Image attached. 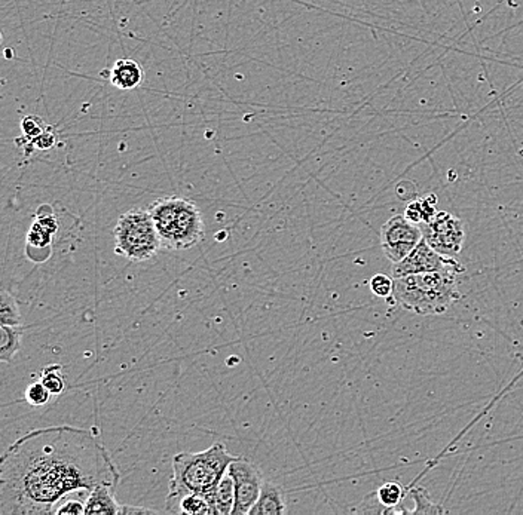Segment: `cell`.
Masks as SVG:
<instances>
[{
  "instance_id": "603a6c76",
  "label": "cell",
  "mask_w": 523,
  "mask_h": 515,
  "mask_svg": "<svg viewBox=\"0 0 523 515\" xmlns=\"http://www.w3.org/2000/svg\"><path fill=\"white\" fill-rule=\"evenodd\" d=\"M52 393L50 389L39 380L26 389V402L33 407H42L51 402Z\"/></svg>"
},
{
  "instance_id": "5bb4252c",
  "label": "cell",
  "mask_w": 523,
  "mask_h": 515,
  "mask_svg": "<svg viewBox=\"0 0 523 515\" xmlns=\"http://www.w3.org/2000/svg\"><path fill=\"white\" fill-rule=\"evenodd\" d=\"M47 127L48 123L45 122L42 118L34 116V114H31V116H26V118L23 119V136L18 137V139L15 140V143L24 150V155H26V157H31L32 144H33L34 140L38 139V137L47 130Z\"/></svg>"
},
{
  "instance_id": "7a4b0ae2",
  "label": "cell",
  "mask_w": 523,
  "mask_h": 515,
  "mask_svg": "<svg viewBox=\"0 0 523 515\" xmlns=\"http://www.w3.org/2000/svg\"><path fill=\"white\" fill-rule=\"evenodd\" d=\"M464 272L465 267L460 265L394 278L392 302L418 315H442L461 299L458 285Z\"/></svg>"
},
{
  "instance_id": "52a82bcc",
  "label": "cell",
  "mask_w": 523,
  "mask_h": 515,
  "mask_svg": "<svg viewBox=\"0 0 523 515\" xmlns=\"http://www.w3.org/2000/svg\"><path fill=\"white\" fill-rule=\"evenodd\" d=\"M421 239V226L404 216L392 217L381 228L383 256L392 263L401 262Z\"/></svg>"
},
{
  "instance_id": "4fadbf2b",
  "label": "cell",
  "mask_w": 523,
  "mask_h": 515,
  "mask_svg": "<svg viewBox=\"0 0 523 515\" xmlns=\"http://www.w3.org/2000/svg\"><path fill=\"white\" fill-rule=\"evenodd\" d=\"M166 511L171 514H213L210 502L203 494L189 493L180 498L166 499Z\"/></svg>"
},
{
  "instance_id": "30bf717a",
  "label": "cell",
  "mask_w": 523,
  "mask_h": 515,
  "mask_svg": "<svg viewBox=\"0 0 523 515\" xmlns=\"http://www.w3.org/2000/svg\"><path fill=\"white\" fill-rule=\"evenodd\" d=\"M107 75H109L111 84L122 91L137 88L141 82L145 81L143 68L136 59H118Z\"/></svg>"
},
{
  "instance_id": "7c38bea8",
  "label": "cell",
  "mask_w": 523,
  "mask_h": 515,
  "mask_svg": "<svg viewBox=\"0 0 523 515\" xmlns=\"http://www.w3.org/2000/svg\"><path fill=\"white\" fill-rule=\"evenodd\" d=\"M115 489L100 484L91 490L86 499V514H120L121 505L113 496Z\"/></svg>"
},
{
  "instance_id": "4316f807",
  "label": "cell",
  "mask_w": 523,
  "mask_h": 515,
  "mask_svg": "<svg viewBox=\"0 0 523 515\" xmlns=\"http://www.w3.org/2000/svg\"><path fill=\"white\" fill-rule=\"evenodd\" d=\"M56 514H86V501L64 498L57 507Z\"/></svg>"
},
{
  "instance_id": "cb8c5ba5",
  "label": "cell",
  "mask_w": 523,
  "mask_h": 515,
  "mask_svg": "<svg viewBox=\"0 0 523 515\" xmlns=\"http://www.w3.org/2000/svg\"><path fill=\"white\" fill-rule=\"evenodd\" d=\"M370 290L374 296L387 297L392 296V290H394V278L388 276V275L378 274L372 276L369 281Z\"/></svg>"
},
{
  "instance_id": "8992f818",
  "label": "cell",
  "mask_w": 523,
  "mask_h": 515,
  "mask_svg": "<svg viewBox=\"0 0 523 515\" xmlns=\"http://www.w3.org/2000/svg\"><path fill=\"white\" fill-rule=\"evenodd\" d=\"M422 238L431 248L445 258H455L465 241L463 220L449 212H440L428 221L421 223Z\"/></svg>"
},
{
  "instance_id": "83f0119b",
  "label": "cell",
  "mask_w": 523,
  "mask_h": 515,
  "mask_svg": "<svg viewBox=\"0 0 523 515\" xmlns=\"http://www.w3.org/2000/svg\"><path fill=\"white\" fill-rule=\"evenodd\" d=\"M154 514V510H148V508L143 507H127V505H121L120 514Z\"/></svg>"
},
{
  "instance_id": "9c48e42d",
  "label": "cell",
  "mask_w": 523,
  "mask_h": 515,
  "mask_svg": "<svg viewBox=\"0 0 523 515\" xmlns=\"http://www.w3.org/2000/svg\"><path fill=\"white\" fill-rule=\"evenodd\" d=\"M455 258H445L431 248L422 238L421 242L399 263H392V278H401L408 275L426 274V272L443 271L447 267H460Z\"/></svg>"
},
{
  "instance_id": "8fae6325",
  "label": "cell",
  "mask_w": 523,
  "mask_h": 515,
  "mask_svg": "<svg viewBox=\"0 0 523 515\" xmlns=\"http://www.w3.org/2000/svg\"><path fill=\"white\" fill-rule=\"evenodd\" d=\"M285 510L287 508L283 487L278 486L277 483L264 480L259 498L256 501L255 507L251 508L250 515L284 514Z\"/></svg>"
},
{
  "instance_id": "9a60e30c",
  "label": "cell",
  "mask_w": 523,
  "mask_h": 515,
  "mask_svg": "<svg viewBox=\"0 0 523 515\" xmlns=\"http://www.w3.org/2000/svg\"><path fill=\"white\" fill-rule=\"evenodd\" d=\"M235 507L234 480L226 473L214 492V511L216 514H232Z\"/></svg>"
},
{
  "instance_id": "7402d4cb",
  "label": "cell",
  "mask_w": 523,
  "mask_h": 515,
  "mask_svg": "<svg viewBox=\"0 0 523 515\" xmlns=\"http://www.w3.org/2000/svg\"><path fill=\"white\" fill-rule=\"evenodd\" d=\"M52 233L48 232L47 229L43 228L42 224L39 223L38 220H34L32 224L31 232L27 237V249L36 248V251H47L50 254V245H51Z\"/></svg>"
},
{
  "instance_id": "ffe728a7",
  "label": "cell",
  "mask_w": 523,
  "mask_h": 515,
  "mask_svg": "<svg viewBox=\"0 0 523 515\" xmlns=\"http://www.w3.org/2000/svg\"><path fill=\"white\" fill-rule=\"evenodd\" d=\"M60 364H54V366H48L43 368L42 375H41V382H42L52 395H60L66 388V380H64L63 373H61Z\"/></svg>"
},
{
  "instance_id": "e0dca14e",
  "label": "cell",
  "mask_w": 523,
  "mask_h": 515,
  "mask_svg": "<svg viewBox=\"0 0 523 515\" xmlns=\"http://www.w3.org/2000/svg\"><path fill=\"white\" fill-rule=\"evenodd\" d=\"M436 203L437 198L434 194H428L426 198L417 199L415 203H410L406 208L404 217L413 223H428L437 212H436Z\"/></svg>"
},
{
  "instance_id": "5b68a950",
  "label": "cell",
  "mask_w": 523,
  "mask_h": 515,
  "mask_svg": "<svg viewBox=\"0 0 523 515\" xmlns=\"http://www.w3.org/2000/svg\"><path fill=\"white\" fill-rule=\"evenodd\" d=\"M162 248L149 210L134 208L118 220L115 228V251L130 262H146Z\"/></svg>"
},
{
  "instance_id": "44dd1931",
  "label": "cell",
  "mask_w": 523,
  "mask_h": 515,
  "mask_svg": "<svg viewBox=\"0 0 523 515\" xmlns=\"http://www.w3.org/2000/svg\"><path fill=\"white\" fill-rule=\"evenodd\" d=\"M410 496H412L413 502H415V507L409 511V514H442V512H446L445 508L438 507L437 503L431 502L426 489L412 490Z\"/></svg>"
},
{
  "instance_id": "d6986e66",
  "label": "cell",
  "mask_w": 523,
  "mask_h": 515,
  "mask_svg": "<svg viewBox=\"0 0 523 515\" xmlns=\"http://www.w3.org/2000/svg\"><path fill=\"white\" fill-rule=\"evenodd\" d=\"M0 326H23L17 299L8 290L0 293Z\"/></svg>"
},
{
  "instance_id": "484cf974",
  "label": "cell",
  "mask_w": 523,
  "mask_h": 515,
  "mask_svg": "<svg viewBox=\"0 0 523 515\" xmlns=\"http://www.w3.org/2000/svg\"><path fill=\"white\" fill-rule=\"evenodd\" d=\"M357 512H363V514H388V510L383 507V503L379 502L376 492H374V493L367 494L366 498L363 499L362 505L358 507Z\"/></svg>"
},
{
  "instance_id": "277c9868",
  "label": "cell",
  "mask_w": 523,
  "mask_h": 515,
  "mask_svg": "<svg viewBox=\"0 0 523 515\" xmlns=\"http://www.w3.org/2000/svg\"><path fill=\"white\" fill-rule=\"evenodd\" d=\"M149 212L162 248L182 251L194 248L204 239L205 226L200 208L187 199L177 196L155 199Z\"/></svg>"
},
{
  "instance_id": "3957f363",
  "label": "cell",
  "mask_w": 523,
  "mask_h": 515,
  "mask_svg": "<svg viewBox=\"0 0 523 515\" xmlns=\"http://www.w3.org/2000/svg\"><path fill=\"white\" fill-rule=\"evenodd\" d=\"M239 456H232L221 443H214L204 452H184L173 459V477L167 499L180 498L185 494H203L214 511V492L230 465Z\"/></svg>"
},
{
  "instance_id": "d4e9b609",
  "label": "cell",
  "mask_w": 523,
  "mask_h": 515,
  "mask_svg": "<svg viewBox=\"0 0 523 515\" xmlns=\"http://www.w3.org/2000/svg\"><path fill=\"white\" fill-rule=\"evenodd\" d=\"M56 144V127L48 125L47 130H45L38 139L34 140L33 144H32V153L36 152V150H50V149L54 148Z\"/></svg>"
},
{
  "instance_id": "ba28073f",
  "label": "cell",
  "mask_w": 523,
  "mask_h": 515,
  "mask_svg": "<svg viewBox=\"0 0 523 515\" xmlns=\"http://www.w3.org/2000/svg\"><path fill=\"white\" fill-rule=\"evenodd\" d=\"M235 489V507L232 515L250 514L259 498L260 489L264 484V475L253 462L239 456L228 468Z\"/></svg>"
},
{
  "instance_id": "6da1fadb",
  "label": "cell",
  "mask_w": 523,
  "mask_h": 515,
  "mask_svg": "<svg viewBox=\"0 0 523 515\" xmlns=\"http://www.w3.org/2000/svg\"><path fill=\"white\" fill-rule=\"evenodd\" d=\"M120 471L97 437L82 428H41L18 438L0 462V514H56L70 493L116 489Z\"/></svg>"
},
{
  "instance_id": "2e32d148",
  "label": "cell",
  "mask_w": 523,
  "mask_h": 515,
  "mask_svg": "<svg viewBox=\"0 0 523 515\" xmlns=\"http://www.w3.org/2000/svg\"><path fill=\"white\" fill-rule=\"evenodd\" d=\"M2 330V345H0V359L4 363H13L14 357L22 348V338L24 327L0 326Z\"/></svg>"
},
{
  "instance_id": "ac0fdd59",
  "label": "cell",
  "mask_w": 523,
  "mask_h": 515,
  "mask_svg": "<svg viewBox=\"0 0 523 515\" xmlns=\"http://www.w3.org/2000/svg\"><path fill=\"white\" fill-rule=\"evenodd\" d=\"M379 502L387 508L388 514H401V505L404 499V489L396 482L385 483L376 490Z\"/></svg>"
}]
</instances>
